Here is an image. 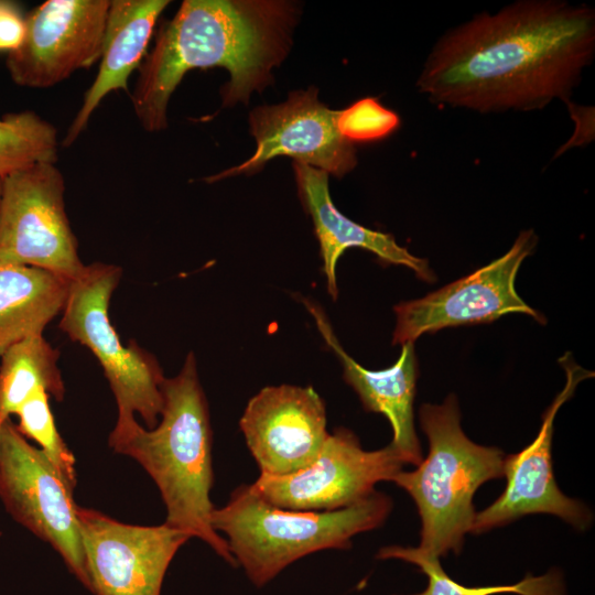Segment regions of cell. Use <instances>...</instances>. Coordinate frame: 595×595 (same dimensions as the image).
Wrapping results in <instances>:
<instances>
[{"instance_id": "9c48e42d", "label": "cell", "mask_w": 595, "mask_h": 595, "mask_svg": "<svg viewBox=\"0 0 595 595\" xmlns=\"http://www.w3.org/2000/svg\"><path fill=\"white\" fill-rule=\"evenodd\" d=\"M537 244L533 230L521 231L500 258L423 298L394 306L392 344L414 343L421 335L445 327L490 323L522 313L544 323L536 310L517 293L516 275Z\"/></svg>"}, {"instance_id": "44dd1931", "label": "cell", "mask_w": 595, "mask_h": 595, "mask_svg": "<svg viewBox=\"0 0 595 595\" xmlns=\"http://www.w3.org/2000/svg\"><path fill=\"white\" fill-rule=\"evenodd\" d=\"M378 559H398L419 566L428 576V587L414 595H565L562 575L550 571L541 576L528 574L516 584L491 586H464L452 580L443 570L440 558L424 553L419 548L389 545L383 547L377 554Z\"/></svg>"}, {"instance_id": "2e32d148", "label": "cell", "mask_w": 595, "mask_h": 595, "mask_svg": "<svg viewBox=\"0 0 595 595\" xmlns=\"http://www.w3.org/2000/svg\"><path fill=\"white\" fill-rule=\"evenodd\" d=\"M302 302L315 320L326 345L337 356L344 380L356 391L365 410L383 414L388 419L393 432L389 444L403 463L418 466L422 453L413 419L418 377L414 343L402 345L401 354L391 367L369 370L345 351L323 309L307 299H302Z\"/></svg>"}, {"instance_id": "603a6c76", "label": "cell", "mask_w": 595, "mask_h": 595, "mask_svg": "<svg viewBox=\"0 0 595 595\" xmlns=\"http://www.w3.org/2000/svg\"><path fill=\"white\" fill-rule=\"evenodd\" d=\"M48 399L45 390L32 393L17 410L19 422L15 425L24 437L40 445L64 483L74 491L77 484L75 458L56 429Z\"/></svg>"}, {"instance_id": "7a4b0ae2", "label": "cell", "mask_w": 595, "mask_h": 595, "mask_svg": "<svg viewBox=\"0 0 595 595\" xmlns=\"http://www.w3.org/2000/svg\"><path fill=\"white\" fill-rule=\"evenodd\" d=\"M295 17V7L285 1H183L139 66L131 99L142 127L150 132L166 128L170 97L194 68H226L224 106L247 104L286 55Z\"/></svg>"}, {"instance_id": "7c38bea8", "label": "cell", "mask_w": 595, "mask_h": 595, "mask_svg": "<svg viewBox=\"0 0 595 595\" xmlns=\"http://www.w3.org/2000/svg\"><path fill=\"white\" fill-rule=\"evenodd\" d=\"M109 0H47L25 14L21 45L6 65L14 84L47 88L101 56Z\"/></svg>"}, {"instance_id": "7402d4cb", "label": "cell", "mask_w": 595, "mask_h": 595, "mask_svg": "<svg viewBox=\"0 0 595 595\" xmlns=\"http://www.w3.org/2000/svg\"><path fill=\"white\" fill-rule=\"evenodd\" d=\"M56 128L32 110L9 112L0 118V176L39 162L56 163Z\"/></svg>"}, {"instance_id": "5bb4252c", "label": "cell", "mask_w": 595, "mask_h": 595, "mask_svg": "<svg viewBox=\"0 0 595 595\" xmlns=\"http://www.w3.org/2000/svg\"><path fill=\"white\" fill-rule=\"evenodd\" d=\"M566 371L563 390L545 410L541 429L531 444L517 454L505 457L504 493L487 508L476 512L472 533H483L506 526L526 515L558 516L577 530L592 522V512L581 501L565 496L558 487L552 470L553 422L561 405L569 400L577 383L591 372L562 358Z\"/></svg>"}, {"instance_id": "ac0fdd59", "label": "cell", "mask_w": 595, "mask_h": 595, "mask_svg": "<svg viewBox=\"0 0 595 595\" xmlns=\"http://www.w3.org/2000/svg\"><path fill=\"white\" fill-rule=\"evenodd\" d=\"M169 3L166 0L110 1L101 63L62 141L63 147L75 142L106 95L120 89L128 91V78L140 66L156 20Z\"/></svg>"}, {"instance_id": "d4e9b609", "label": "cell", "mask_w": 595, "mask_h": 595, "mask_svg": "<svg viewBox=\"0 0 595 595\" xmlns=\"http://www.w3.org/2000/svg\"><path fill=\"white\" fill-rule=\"evenodd\" d=\"M25 14L19 3L0 0V53H11L23 42Z\"/></svg>"}, {"instance_id": "4fadbf2b", "label": "cell", "mask_w": 595, "mask_h": 595, "mask_svg": "<svg viewBox=\"0 0 595 595\" xmlns=\"http://www.w3.org/2000/svg\"><path fill=\"white\" fill-rule=\"evenodd\" d=\"M340 111L328 109L317 99V90L292 91L286 101L256 108L250 130L257 142L255 153L238 166L207 178L215 182L236 174L260 170L278 155H288L337 177L357 164L356 149L339 128Z\"/></svg>"}, {"instance_id": "9a60e30c", "label": "cell", "mask_w": 595, "mask_h": 595, "mask_svg": "<svg viewBox=\"0 0 595 595\" xmlns=\"http://www.w3.org/2000/svg\"><path fill=\"white\" fill-rule=\"evenodd\" d=\"M260 475L286 476L309 467L328 436L326 409L312 387L267 386L239 421Z\"/></svg>"}, {"instance_id": "6da1fadb", "label": "cell", "mask_w": 595, "mask_h": 595, "mask_svg": "<svg viewBox=\"0 0 595 595\" xmlns=\"http://www.w3.org/2000/svg\"><path fill=\"white\" fill-rule=\"evenodd\" d=\"M594 55L593 8L519 0L446 31L416 86L439 106L480 113L539 110L567 101Z\"/></svg>"}, {"instance_id": "3957f363", "label": "cell", "mask_w": 595, "mask_h": 595, "mask_svg": "<svg viewBox=\"0 0 595 595\" xmlns=\"http://www.w3.org/2000/svg\"><path fill=\"white\" fill-rule=\"evenodd\" d=\"M159 423L144 429L136 418L117 419L109 446L133 458L158 486L166 508L165 524L197 538L236 566L228 543L212 526L213 432L208 403L194 354L180 372L165 378Z\"/></svg>"}, {"instance_id": "e0dca14e", "label": "cell", "mask_w": 595, "mask_h": 595, "mask_svg": "<svg viewBox=\"0 0 595 595\" xmlns=\"http://www.w3.org/2000/svg\"><path fill=\"white\" fill-rule=\"evenodd\" d=\"M293 166L301 202L313 220L320 244L327 292L334 300L338 295L337 261L353 247L372 252L385 264L404 266L425 282L435 281L428 261L410 253L392 235L364 227L339 213L329 196L326 172L300 162Z\"/></svg>"}, {"instance_id": "30bf717a", "label": "cell", "mask_w": 595, "mask_h": 595, "mask_svg": "<svg viewBox=\"0 0 595 595\" xmlns=\"http://www.w3.org/2000/svg\"><path fill=\"white\" fill-rule=\"evenodd\" d=\"M403 464L390 444L366 451L350 430L338 428L309 467L286 476L260 475L251 487L283 509L331 511L366 499L377 483L392 480Z\"/></svg>"}, {"instance_id": "8992f818", "label": "cell", "mask_w": 595, "mask_h": 595, "mask_svg": "<svg viewBox=\"0 0 595 595\" xmlns=\"http://www.w3.org/2000/svg\"><path fill=\"white\" fill-rule=\"evenodd\" d=\"M118 266L94 262L69 284L58 327L86 346L98 359L115 396L118 418L138 413L153 429L163 408L161 386L165 379L156 358L133 340L121 343L109 320V303L121 280Z\"/></svg>"}, {"instance_id": "cb8c5ba5", "label": "cell", "mask_w": 595, "mask_h": 595, "mask_svg": "<svg viewBox=\"0 0 595 595\" xmlns=\"http://www.w3.org/2000/svg\"><path fill=\"white\" fill-rule=\"evenodd\" d=\"M399 123L398 115L374 98L360 99L339 115L340 131L351 142L383 138Z\"/></svg>"}, {"instance_id": "52a82bcc", "label": "cell", "mask_w": 595, "mask_h": 595, "mask_svg": "<svg viewBox=\"0 0 595 595\" xmlns=\"http://www.w3.org/2000/svg\"><path fill=\"white\" fill-rule=\"evenodd\" d=\"M65 182L55 163L39 162L2 182L0 266L44 269L68 280L85 268L64 202Z\"/></svg>"}, {"instance_id": "d6986e66", "label": "cell", "mask_w": 595, "mask_h": 595, "mask_svg": "<svg viewBox=\"0 0 595 595\" xmlns=\"http://www.w3.org/2000/svg\"><path fill=\"white\" fill-rule=\"evenodd\" d=\"M72 280L22 264L0 266V356L62 313Z\"/></svg>"}, {"instance_id": "ffe728a7", "label": "cell", "mask_w": 595, "mask_h": 595, "mask_svg": "<svg viewBox=\"0 0 595 595\" xmlns=\"http://www.w3.org/2000/svg\"><path fill=\"white\" fill-rule=\"evenodd\" d=\"M58 357V350L43 335L26 337L0 356V425L36 390L63 400L65 386Z\"/></svg>"}, {"instance_id": "8fae6325", "label": "cell", "mask_w": 595, "mask_h": 595, "mask_svg": "<svg viewBox=\"0 0 595 595\" xmlns=\"http://www.w3.org/2000/svg\"><path fill=\"white\" fill-rule=\"evenodd\" d=\"M77 516L94 595H161L173 558L191 539L165 523H123L79 506Z\"/></svg>"}, {"instance_id": "5b68a950", "label": "cell", "mask_w": 595, "mask_h": 595, "mask_svg": "<svg viewBox=\"0 0 595 595\" xmlns=\"http://www.w3.org/2000/svg\"><path fill=\"white\" fill-rule=\"evenodd\" d=\"M419 418L429 454L414 470H401L391 482L416 505L422 523L418 548L437 558L458 554L476 515L474 494L486 482L504 476L506 456L464 434L454 394L442 404H422Z\"/></svg>"}, {"instance_id": "277c9868", "label": "cell", "mask_w": 595, "mask_h": 595, "mask_svg": "<svg viewBox=\"0 0 595 595\" xmlns=\"http://www.w3.org/2000/svg\"><path fill=\"white\" fill-rule=\"evenodd\" d=\"M392 509L389 496L375 491L351 506L331 511H300L273 506L240 485L210 522L227 538L236 566L262 587L296 560L327 549H348L358 533L380 527Z\"/></svg>"}, {"instance_id": "484cf974", "label": "cell", "mask_w": 595, "mask_h": 595, "mask_svg": "<svg viewBox=\"0 0 595 595\" xmlns=\"http://www.w3.org/2000/svg\"><path fill=\"white\" fill-rule=\"evenodd\" d=\"M2 182H3V178L0 176V199H1V193H2Z\"/></svg>"}, {"instance_id": "ba28073f", "label": "cell", "mask_w": 595, "mask_h": 595, "mask_svg": "<svg viewBox=\"0 0 595 595\" xmlns=\"http://www.w3.org/2000/svg\"><path fill=\"white\" fill-rule=\"evenodd\" d=\"M74 491L44 453L8 419L0 425V499L8 513L48 543L90 587Z\"/></svg>"}]
</instances>
